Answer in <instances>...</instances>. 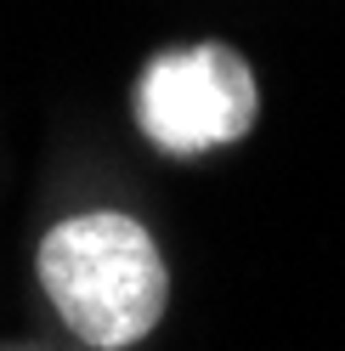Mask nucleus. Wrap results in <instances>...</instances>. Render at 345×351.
<instances>
[{"mask_svg": "<svg viewBox=\"0 0 345 351\" xmlns=\"http://www.w3.org/2000/svg\"><path fill=\"white\" fill-rule=\"evenodd\" d=\"M40 283L57 317L97 351H125L164 317L170 278L136 215L85 210L40 238Z\"/></svg>", "mask_w": 345, "mask_h": 351, "instance_id": "obj_1", "label": "nucleus"}, {"mask_svg": "<svg viewBox=\"0 0 345 351\" xmlns=\"http://www.w3.org/2000/svg\"><path fill=\"white\" fill-rule=\"evenodd\" d=\"M255 74L232 46H187L159 51L136 80V125L159 153H192L227 147L255 125Z\"/></svg>", "mask_w": 345, "mask_h": 351, "instance_id": "obj_2", "label": "nucleus"}]
</instances>
